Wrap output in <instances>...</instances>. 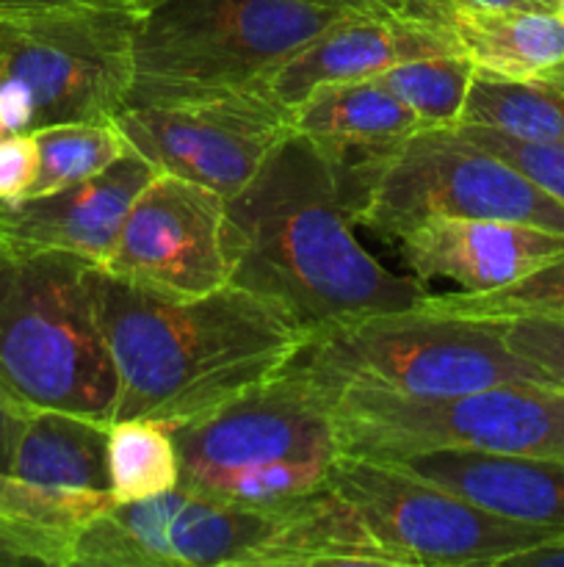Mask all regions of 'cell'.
Wrapping results in <instances>:
<instances>
[{
	"label": "cell",
	"instance_id": "obj_22",
	"mask_svg": "<svg viewBox=\"0 0 564 567\" xmlns=\"http://www.w3.org/2000/svg\"><path fill=\"white\" fill-rule=\"evenodd\" d=\"M459 125L490 127L520 142H564V94L542 81L476 70Z\"/></svg>",
	"mask_w": 564,
	"mask_h": 567
},
{
	"label": "cell",
	"instance_id": "obj_37",
	"mask_svg": "<svg viewBox=\"0 0 564 567\" xmlns=\"http://www.w3.org/2000/svg\"><path fill=\"white\" fill-rule=\"evenodd\" d=\"M166 0H125V6L130 11H136L138 17L142 14H147V11H153V9H158V6H164Z\"/></svg>",
	"mask_w": 564,
	"mask_h": 567
},
{
	"label": "cell",
	"instance_id": "obj_26",
	"mask_svg": "<svg viewBox=\"0 0 564 567\" xmlns=\"http://www.w3.org/2000/svg\"><path fill=\"white\" fill-rule=\"evenodd\" d=\"M420 308L437 313L479 316V319H509V316L564 313V258L542 266L534 275L512 282L506 288L484 293H426Z\"/></svg>",
	"mask_w": 564,
	"mask_h": 567
},
{
	"label": "cell",
	"instance_id": "obj_8",
	"mask_svg": "<svg viewBox=\"0 0 564 567\" xmlns=\"http://www.w3.org/2000/svg\"><path fill=\"white\" fill-rule=\"evenodd\" d=\"M130 9H55L0 17V78L33 100V131L111 120L133 86Z\"/></svg>",
	"mask_w": 564,
	"mask_h": 567
},
{
	"label": "cell",
	"instance_id": "obj_17",
	"mask_svg": "<svg viewBox=\"0 0 564 567\" xmlns=\"http://www.w3.org/2000/svg\"><path fill=\"white\" fill-rule=\"evenodd\" d=\"M370 460V457H368ZM476 507L520 524L564 529V463L479 452H424L382 460Z\"/></svg>",
	"mask_w": 564,
	"mask_h": 567
},
{
	"label": "cell",
	"instance_id": "obj_14",
	"mask_svg": "<svg viewBox=\"0 0 564 567\" xmlns=\"http://www.w3.org/2000/svg\"><path fill=\"white\" fill-rule=\"evenodd\" d=\"M409 277L451 280L468 293L506 288L564 258V233L501 219H429L396 238Z\"/></svg>",
	"mask_w": 564,
	"mask_h": 567
},
{
	"label": "cell",
	"instance_id": "obj_35",
	"mask_svg": "<svg viewBox=\"0 0 564 567\" xmlns=\"http://www.w3.org/2000/svg\"><path fill=\"white\" fill-rule=\"evenodd\" d=\"M503 565L506 567H564V532L562 535L551 537V540L540 543V546L512 554Z\"/></svg>",
	"mask_w": 564,
	"mask_h": 567
},
{
	"label": "cell",
	"instance_id": "obj_38",
	"mask_svg": "<svg viewBox=\"0 0 564 567\" xmlns=\"http://www.w3.org/2000/svg\"><path fill=\"white\" fill-rule=\"evenodd\" d=\"M451 3H470V6H525L531 0H451ZM536 6V3H534Z\"/></svg>",
	"mask_w": 564,
	"mask_h": 567
},
{
	"label": "cell",
	"instance_id": "obj_1",
	"mask_svg": "<svg viewBox=\"0 0 564 567\" xmlns=\"http://www.w3.org/2000/svg\"><path fill=\"white\" fill-rule=\"evenodd\" d=\"M354 227L321 144L291 131L252 181L227 197V286L271 302L307 336L424 302V282L382 266Z\"/></svg>",
	"mask_w": 564,
	"mask_h": 567
},
{
	"label": "cell",
	"instance_id": "obj_5",
	"mask_svg": "<svg viewBox=\"0 0 564 567\" xmlns=\"http://www.w3.org/2000/svg\"><path fill=\"white\" fill-rule=\"evenodd\" d=\"M346 14L313 0H166L138 17L125 105L254 86Z\"/></svg>",
	"mask_w": 564,
	"mask_h": 567
},
{
	"label": "cell",
	"instance_id": "obj_43",
	"mask_svg": "<svg viewBox=\"0 0 564 567\" xmlns=\"http://www.w3.org/2000/svg\"><path fill=\"white\" fill-rule=\"evenodd\" d=\"M562 316H564V313H562Z\"/></svg>",
	"mask_w": 564,
	"mask_h": 567
},
{
	"label": "cell",
	"instance_id": "obj_32",
	"mask_svg": "<svg viewBox=\"0 0 564 567\" xmlns=\"http://www.w3.org/2000/svg\"><path fill=\"white\" fill-rule=\"evenodd\" d=\"M313 3L332 6V9L352 11V14L390 17V20L429 22V25L448 28L451 0H313Z\"/></svg>",
	"mask_w": 564,
	"mask_h": 567
},
{
	"label": "cell",
	"instance_id": "obj_12",
	"mask_svg": "<svg viewBox=\"0 0 564 567\" xmlns=\"http://www.w3.org/2000/svg\"><path fill=\"white\" fill-rule=\"evenodd\" d=\"M175 441L186 487L221 471L276 460L332 463L341 454L330 402L288 365L213 413L177 426Z\"/></svg>",
	"mask_w": 564,
	"mask_h": 567
},
{
	"label": "cell",
	"instance_id": "obj_3",
	"mask_svg": "<svg viewBox=\"0 0 564 567\" xmlns=\"http://www.w3.org/2000/svg\"><path fill=\"white\" fill-rule=\"evenodd\" d=\"M94 266L59 249L0 252V385L31 410L111 424L119 377L94 305Z\"/></svg>",
	"mask_w": 564,
	"mask_h": 567
},
{
	"label": "cell",
	"instance_id": "obj_2",
	"mask_svg": "<svg viewBox=\"0 0 564 567\" xmlns=\"http://www.w3.org/2000/svg\"><path fill=\"white\" fill-rule=\"evenodd\" d=\"M94 305L119 377L114 421L182 426L274 377L307 332L236 286L169 297L94 266Z\"/></svg>",
	"mask_w": 564,
	"mask_h": 567
},
{
	"label": "cell",
	"instance_id": "obj_41",
	"mask_svg": "<svg viewBox=\"0 0 564 567\" xmlns=\"http://www.w3.org/2000/svg\"><path fill=\"white\" fill-rule=\"evenodd\" d=\"M531 3H536V6H547V9H551V0H531Z\"/></svg>",
	"mask_w": 564,
	"mask_h": 567
},
{
	"label": "cell",
	"instance_id": "obj_24",
	"mask_svg": "<svg viewBox=\"0 0 564 567\" xmlns=\"http://www.w3.org/2000/svg\"><path fill=\"white\" fill-rule=\"evenodd\" d=\"M39 147V175L28 197L53 194L108 169L122 155L133 153L125 133L111 120L61 122L33 131Z\"/></svg>",
	"mask_w": 564,
	"mask_h": 567
},
{
	"label": "cell",
	"instance_id": "obj_21",
	"mask_svg": "<svg viewBox=\"0 0 564 567\" xmlns=\"http://www.w3.org/2000/svg\"><path fill=\"white\" fill-rule=\"evenodd\" d=\"M291 131L315 142L398 144L420 131V122L390 89L363 78L315 86L291 109Z\"/></svg>",
	"mask_w": 564,
	"mask_h": 567
},
{
	"label": "cell",
	"instance_id": "obj_20",
	"mask_svg": "<svg viewBox=\"0 0 564 567\" xmlns=\"http://www.w3.org/2000/svg\"><path fill=\"white\" fill-rule=\"evenodd\" d=\"M108 426L61 410H31L11 476L53 491H108Z\"/></svg>",
	"mask_w": 564,
	"mask_h": 567
},
{
	"label": "cell",
	"instance_id": "obj_13",
	"mask_svg": "<svg viewBox=\"0 0 564 567\" xmlns=\"http://www.w3.org/2000/svg\"><path fill=\"white\" fill-rule=\"evenodd\" d=\"M224 205L213 188L158 172L130 205L100 269L169 297H199L227 286Z\"/></svg>",
	"mask_w": 564,
	"mask_h": 567
},
{
	"label": "cell",
	"instance_id": "obj_27",
	"mask_svg": "<svg viewBox=\"0 0 564 567\" xmlns=\"http://www.w3.org/2000/svg\"><path fill=\"white\" fill-rule=\"evenodd\" d=\"M330 465L332 463H313V460H276V463L252 465V468L210 474L188 485V491L208 493V496L243 504V507H276L324 485Z\"/></svg>",
	"mask_w": 564,
	"mask_h": 567
},
{
	"label": "cell",
	"instance_id": "obj_15",
	"mask_svg": "<svg viewBox=\"0 0 564 567\" xmlns=\"http://www.w3.org/2000/svg\"><path fill=\"white\" fill-rule=\"evenodd\" d=\"M158 172L138 153H127L75 186L0 203V244L3 249H59L100 266L130 205Z\"/></svg>",
	"mask_w": 564,
	"mask_h": 567
},
{
	"label": "cell",
	"instance_id": "obj_11",
	"mask_svg": "<svg viewBox=\"0 0 564 567\" xmlns=\"http://www.w3.org/2000/svg\"><path fill=\"white\" fill-rule=\"evenodd\" d=\"M114 122L133 153L155 169L213 188L224 199L241 192L291 133V111L254 86L125 105Z\"/></svg>",
	"mask_w": 564,
	"mask_h": 567
},
{
	"label": "cell",
	"instance_id": "obj_31",
	"mask_svg": "<svg viewBox=\"0 0 564 567\" xmlns=\"http://www.w3.org/2000/svg\"><path fill=\"white\" fill-rule=\"evenodd\" d=\"M39 175V147L33 133L0 138V203H17L31 194Z\"/></svg>",
	"mask_w": 564,
	"mask_h": 567
},
{
	"label": "cell",
	"instance_id": "obj_16",
	"mask_svg": "<svg viewBox=\"0 0 564 567\" xmlns=\"http://www.w3.org/2000/svg\"><path fill=\"white\" fill-rule=\"evenodd\" d=\"M446 53H459L457 39L446 25L346 14L285 61L271 66L254 81V89L291 111L321 83L363 81L401 61Z\"/></svg>",
	"mask_w": 564,
	"mask_h": 567
},
{
	"label": "cell",
	"instance_id": "obj_4",
	"mask_svg": "<svg viewBox=\"0 0 564 567\" xmlns=\"http://www.w3.org/2000/svg\"><path fill=\"white\" fill-rule=\"evenodd\" d=\"M288 369L324 399L343 391L453 396L501 382H551L503 343L495 319L420 305L324 327L304 338Z\"/></svg>",
	"mask_w": 564,
	"mask_h": 567
},
{
	"label": "cell",
	"instance_id": "obj_9",
	"mask_svg": "<svg viewBox=\"0 0 564 567\" xmlns=\"http://www.w3.org/2000/svg\"><path fill=\"white\" fill-rule=\"evenodd\" d=\"M326 485L346 498L376 540L404 567L503 565L564 529L520 524L476 507L390 463L337 454Z\"/></svg>",
	"mask_w": 564,
	"mask_h": 567
},
{
	"label": "cell",
	"instance_id": "obj_29",
	"mask_svg": "<svg viewBox=\"0 0 564 567\" xmlns=\"http://www.w3.org/2000/svg\"><path fill=\"white\" fill-rule=\"evenodd\" d=\"M503 343L564 388V316L531 313L495 319Z\"/></svg>",
	"mask_w": 564,
	"mask_h": 567
},
{
	"label": "cell",
	"instance_id": "obj_7",
	"mask_svg": "<svg viewBox=\"0 0 564 567\" xmlns=\"http://www.w3.org/2000/svg\"><path fill=\"white\" fill-rule=\"evenodd\" d=\"M429 219H501L564 233V205L462 127H420L385 155L354 221L396 241Z\"/></svg>",
	"mask_w": 564,
	"mask_h": 567
},
{
	"label": "cell",
	"instance_id": "obj_25",
	"mask_svg": "<svg viewBox=\"0 0 564 567\" xmlns=\"http://www.w3.org/2000/svg\"><path fill=\"white\" fill-rule=\"evenodd\" d=\"M473 75L468 55L446 53L393 64L376 81L418 116L420 127H457Z\"/></svg>",
	"mask_w": 564,
	"mask_h": 567
},
{
	"label": "cell",
	"instance_id": "obj_42",
	"mask_svg": "<svg viewBox=\"0 0 564 567\" xmlns=\"http://www.w3.org/2000/svg\"><path fill=\"white\" fill-rule=\"evenodd\" d=\"M0 252H3V244H0Z\"/></svg>",
	"mask_w": 564,
	"mask_h": 567
},
{
	"label": "cell",
	"instance_id": "obj_34",
	"mask_svg": "<svg viewBox=\"0 0 564 567\" xmlns=\"http://www.w3.org/2000/svg\"><path fill=\"white\" fill-rule=\"evenodd\" d=\"M55 9H127L125 0H0V17Z\"/></svg>",
	"mask_w": 564,
	"mask_h": 567
},
{
	"label": "cell",
	"instance_id": "obj_19",
	"mask_svg": "<svg viewBox=\"0 0 564 567\" xmlns=\"http://www.w3.org/2000/svg\"><path fill=\"white\" fill-rule=\"evenodd\" d=\"M448 28L476 70L534 81L564 64V20L547 6L453 3Z\"/></svg>",
	"mask_w": 564,
	"mask_h": 567
},
{
	"label": "cell",
	"instance_id": "obj_6",
	"mask_svg": "<svg viewBox=\"0 0 564 567\" xmlns=\"http://www.w3.org/2000/svg\"><path fill=\"white\" fill-rule=\"evenodd\" d=\"M346 457L479 452L564 463V388L501 382L453 396L343 391L326 399Z\"/></svg>",
	"mask_w": 564,
	"mask_h": 567
},
{
	"label": "cell",
	"instance_id": "obj_40",
	"mask_svg": "<svg viewBox=\"0 0 564 567\" xmlns=\"http://www.w3.org/2000/svg\"><path fill=\"white\" fill-rule=\"evenodd\" d=\"M3 136H9V131H6V125H3V116H0V138Z\"/></svg>",
	"mask_w": 564,
	"mask_h": 567
},
{
	"label": "cell",
	"instance_id": "obj_36",
	"mask_svg": "<svg viewBox=\"0 0 564 567\" xmlns=\"http://www.w3.org/2000/svg\"><path fill=\"white\" fill-rule=\"evenodd\" d=\"M536 81L547 83V86H553V89H556V92L564 94V64L553 66V70H547L545 75H540V78H536Z\"/></svg>",
	"mask_w": 564,
	"mask_h": 567
},
{
	"label": "cell",
	"instance_id": "obj_39",
	"mask_svg": "<svg viewBox=\"0 0 564 567\" xmlns=\"http://www.w3.org/2000/svg\"><path fill=\"white\" fill-rule=\"evenodd\" d=\"M551 9L564 20V0H551Z\"/></svg>",
	"mask_w": 564,
	"mask_h": 567
},
{
	"label": "cell",
	"instance_id": "obj_18",
	"mask_svg": "<svg viewBox=\"0 0 564 567\" xmlns=\"http://www.w3.org/2000/svg\"><path fill=\"white\" fill-rule=\"evenodd\" d=\"M404 567L365 526L357 509L321 485L276 507L274 529L254 554L252 567Z\"/></svg>",
	"mask_w": 564,
	"mask_h": 567
},
{
	"label": "cell",
	"instance_id": "obj_23",
	"mask_svg": "<svg viewBox=\"0 0 564 567\" xmlns=\"http://www.w3.org/2000/svg\"><path fill=\"white\" fill-rule=\"evenodd\" d=\"M177 426L122 419L108 426V491L116 504L144 502L180 485Z\"/></svg>",
	"mask_w": 564,
	"mask_h": 567
},
{
	"label": "cell",
	"instance_id": "obj_33",
	"mask_svg": "<svg viewBox=\"0 0 564 567\" xmlns=\"http://www.w3.org/2000/svg\"><path fill=\"white\" fill-rule=\"evenodd\" d=\"M31 415V408L11 396L3 385H0V471L11 474V457H14L17 437H20L22 424Z\"/></svg>",
	"mask_w": 564,
	"mask_h": 567
},
{
	"label": "cell",
	"instance_id": "obj_28",
	"mask_svg": "<svg viewBox=\"0 0 564 567\" xmlns=\"http://www.w3.org/2000/svg\"><path fill=\"white\" fill-rule=\"evenodd\" d=\"M473 138L476 144L495 153L498 158L509 161L518 172H523L529 181L545 194H551L556 203L564 205V142H520V138L503 136L490 127L457 125Z\"/></svg>",
	"mask_w": 564,
	"mask_h": 567
},
{
	"label": "cell",
	"instance_id": "obj_30",
	"mask_svg": "<svg viewBox=\"0 0 564 567\" xmlns=\"http://www.w3.org/2000/svg\"><path fill=\"white\" fill-rule=\"evenodd\" d=\"M75 532L48 529V526L22 524L0 515V567L14 565H72Z\"/></svg>",
	"mask_w": 564,
	"mask_h": 567
},
{
	"label": "cell",
	"instance_id": "obj_10",
	"mask_svg": "<svg viewBox=\"0 0 564 567\" xmlns=\"http://www.w3.org/2000/svg\"><path fill=\"white\" fill-rule=\"evenodd\" d=\"M276 507H243L177 485L86 520L72 543V565L252 567L274 529Z\"/></svg>",
	"mask_w": 564,
	"mask_h": 567
}]
</instances>
